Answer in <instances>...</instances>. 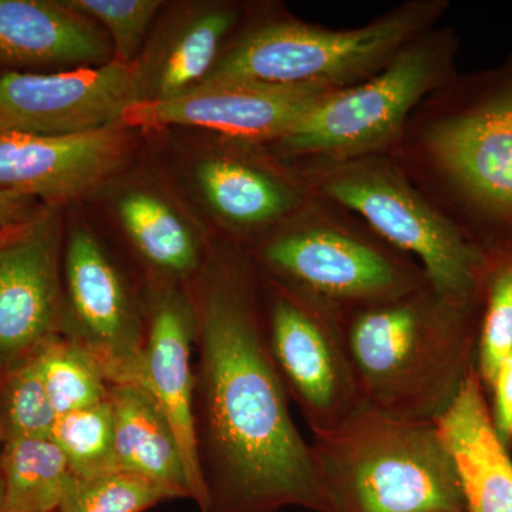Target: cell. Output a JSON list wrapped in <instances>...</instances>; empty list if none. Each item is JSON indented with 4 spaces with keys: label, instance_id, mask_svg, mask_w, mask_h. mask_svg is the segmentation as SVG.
<instances>
[{
    "label": "cell",
    "instance_id": "cell-7",
    "mask_svg": "<svg viewBox=\"0 0 512 512\" xmlns=\"http://www.w3.org/2000/svg\"><path fill=\"white\" fill-rule=\"evenodd\" d=\"M458 52L456 29L437 25L375 76L320 97L284 136L261 147L286 163L389 153L421 101L456 76Z\"/></svg>",
    "mask_w": 512,
    "mask_h": 512
},
{
    "label": "cell",
    "instance_id": "cell-25",
    "mask_svg": "<svg viewBox=\"0 0 512 512\" xmlns=\"http://www.w3.org/2000/svg\"><path fill=\"white\" fill-rule=\"evenodd\" d=\"M56 417L33 356L0 369V444L50 437Z\"/></svg>",
    "mask_w": 512,
    "mask_h": 512
},
{
    "label": "cell",
    "instance_id": "cell-6",
    "mask_svg": "<svg viewBox=\"0 0 512 512\" xmlns=\"http://www.w3.org/2000/svg\"><path fill=\"white\" fill-rule=\"evenodd\" d=\"M245 249L266 278L339 313L393 301L430 285L416 259L384 241L352 212L318 197Z\"/></svg>",
    "mask_w": 512,
    "mask_h": 512
},
{
    "label": "cell",
    "instance_id": "cell-14",
    "mask_svg": "<svg viewBox=\"0 0 512 512\" xmlns=\"http://www.w3.org/2000/svg\"><path fill=\"white\" fill-rule=\"evenodd\" d=\"M197 184L212 215L247 248L302 210L313 195L295 168L264 147L232 141L198 164Z\"/></svg>",
    "mask_w": 512,
    "mask_h": 512
},
{
    "label": "cell",
    "instance_id": "cell-11",
    "mask_svg": "<svg viewBox=\"0 0 512 512\" xmlns=\"http://www.w3.org/2000/svg\"><path fill=\"white\" fill-rule=\"evenodd\" d=\"M140 103L133 64L113 62L56 73H0V127L76 136L119 127ZM121 127V126H120Z\"/></svg>",
    "mask_w": 512,
    "mask_h": 512
},
{
    "label": "cell",
    "instance_id": "cell-18",
    "mask_svg": "<svg viewBox=\"0 0 512 512\" xmlns=\"http://www.w3.org/2000/svg\"><path fill=\"white\" fill-rule=\"evenodd\" d=\"M433 423L456 467L466 512H512L511 453L494 429L476 367Z\"/></svg>",
    "mask_w": 512,
    "mask_h": 512
},
{
    "label": "cell",
    "instance_id": "cell-10",
    "mask_svg": "<svg viewBox=\"0 0 512 512\" xmlns=\"http://www.w3.org/2000/svg\"><path fill=\"white\" fill-rule=\"evenodd\" d=\"M60 335L79 346L111 384H141L146 288H136L99 239L74 228L63 247Z\"/></svg>",
    "mask_w": 512,
    "mask_h": 512
},
{
    "label": "cell",
    "instance_id": "cell-8",
    "mask_svg": "<svg viewBox=\"0 0 512 512\" xmlns=\"http://www.w3.org/2000/svg\"><path fill=\"white\" fill-rule=\"evenodd\" d=\"M288 164L313 197L352 212L384 241L416 259L441 295L484 302V256L410 183L390 154Z\"/></svg>",
    "mask_w": 512,
    "mask_h": 512
},
{
    "label": "cell",
    "instance_id": "cell-23",
    "mask_svg": "<svg viewBox=\"0 0 512 512\" xmlns=\"http://www.w3.org/2000/svg\"><path fill=\"white\" fill-rule=\"evenodd\" d=\"M33 359L57 416L109 399L111 383L99 365L64 336L46 340Z\"/></svg>",
    "mask_w": 512,
    "mask_h": 512
},
{
    "label": "cell",
    "instance_id": "cell-32",
    "mask_svg": "<svg viewBox=\"0 0 512 512\" xmlns=\"http://www.w3.org/2000/svg\"><path fill=\"white\" fill-rule=\"evenodd\" d=\"M0 512H5V491H3L2 477H0Z\"/></svg>",
    "mask_w": 512,
    "mask_h": 512
},
{
    "label": "cell",
    "instance_id": "cell-31",
    "mask_svg": "<svg viewBox=\"0 0 512 512\" xmlns=\"http://www.w3.org/2000/svg\"><path fill=\"white\" fill-rule=\"evenodd\" d=\"M28 224V222H26ZM25 225V224H23ZM23 225H20V227L12 229V231L5 232V234L0 235V247H3V245L6 244V242H9L10 239L15 237L16 234L22 229Z\"/></svg>",
    "mask_w": 512,
    "mask_h": 512
},
{
    "label": "cell",
    "instance_id": "cell-13",
    "mask_svg": "<svg viewBox=\"0 0 512 512\" xmlns=\"http://www.w3.org/2000/svg\"><path fill=\"white\" fill-rule=\"evenodd\" d=\"M328 93L248 80H205L170 99L134 104L120 126L198 127L225 140L266 146L284 136L315 101Z\"/></svg>",
    "mask_w": 512,
    "mask_h": 512
},
{
    "label": "cell",
    "instance_id": "cell-2",
    "mask_svg": "<svg viewBox=\"0 0 512 512\" xmlns=\"http://www.w3.org/2000/svg\"><path fill=\"white\" fill-rule=\"evenodd\" d=\"M387 154L488 266L512 258V50L429 94Z\"/></svg>",
    "mask_w": 512,
    "mask_h": 512
},
{
    "label": "cell",
    "instance_id": "cell-28",
    "mask_svg": "<svg viewBox=\"0 0 512 512\" xmlns=\"http://www.w3.org/2000/svg\"><path fill=\"white\" fill-rule=\"evenodd\" d=\"M70 8L99 23L113 43L114 60L134 64L143 50L160 0H66Z\"/></svg>",
    "mask_w": 512,
    "mask_h": 512
},
{
    "label": "cell",
    "instance_id": "cell-20",
    "mask_svg": "<svg viewBox=\"0 0 512 512\" xmlns=\"http://www.w3.org/2000/svg\"><path fill=\"white\" fill-rule=\"evenodd\" d=\"M114 448L120 470L140 474L192 498L190 476L170 421L141 384H111Z\"/></svg>",
    "mask_w": 512,
    "mask_h": 512
},
{
    "label": "cell",
    "instance_id": "cell-26",
    "mask_svg": "<svg viewBox=\"0 0 512 512\" xmlns=\"http://www.w3.org/2000/svg\"><path fill=\"white\" fill-rule=\"evenodd\" d=\"M50 439L63 451L74 476H94L117 468L109 399L57 416Z\"/></svg>",
    "mask_w": 512,
    "mask_h": 512
},
{
    "label": "cell",
    "instance_id": "cell-24",
    "mask_svg": "<svg viewBox=\"0 0 512 512\" xmlns=\"http://www.w3.org/2000/svg\"><path fill=\"white\" fill-rule=\"evenodd\" d=\"M180 500L163 484L130 471L74 476L55 512H146L167 501Z\"/></svg>",
    "mask_w": 512,
    "mask_h": 512
},
{
    "label": "cell",
    "instance_id": "cell-3",
    "mask_svg": "<svg viewBox=\"0 0 512 512\" xmlns=\"http://www.w3.org/2000/svg\"><path fill=\"white\" fill-rule=\"evenodd\" d=\"M483 305L430 284L339 313L363 406L396 419H439L476 367Z\"/></svg>",
    "mask_w": 512,
    "mask_h": 512
},
{
    "label": "cell",
    "instance_id": "cell-29",
    "mask_svg": "<svg viewBox=\"0 0 512 512\" xmlns=\"http://www.w3.org/2000/svg\"><path fill=\"white\" fill-rule=\"evenodd\" d=\"M491 417H493L494 429L500 437L501 443L508 451H512V349L500 369L488 392Z\"/></svg>",
    "mask_w": 512,
    "mask_h": 512
},
{
    "label": "cell",
    "instance_id": "cell-12",
    "mask_svg": "<svg viewBox=\"0 0 512 512\" xmlns=\"http://www.w3.org/2000/svg\"><path fill=\"white\" fill-rule=\"evenodd\" d=\"M63 247L59 205L47 204L0 247V369L62 332Z\"/></svg>",
    "mask_w": 512,
    "mask_h": 512
},
{
    "label": "cell",
    "instance_id": "cell-27",
    "mask_svg": "<svg viewBox=\"0 0 512 512\" xmlns=\"http://www.w3.org/2000/svg\"><path fill=\"white\" fill-rule=\"evenodd\" d=\"M512 349V258L488 266L476 370L485 393Z\"/></svg>",
    "mask_w": 512,
    "mask_h": 512
},
{
    "label": "cell",
    "instance_id": "cell-19",
    "mask_svg": "<svg viewBox=\"0 0 512 512\" xmlns=\"http://www.w3.org/2000/svg\"><path fill=\"white\" fill-rule=\"evenodd\" d=\"M113 60L106 30L66 0H0V64L96 67Z\"/></svg>",
    "mask_w": 512,
    "mask_h": 512
},
{
    "label": "cell",
    "instance_id": "cell-17",
    "mask_svg": "<svg viewBox=\"0 0 512 512\" xmlns=\"http://www.w3.org/2000/svg\"><path fill=\"white\" fill-rule=\"evenodd\" d=\"M244 18L237 3L211 2L171 20L133 64L140 101L170 99L204 82L247 26Z\"/></svg>",
    "mask_w": 512,
    "mask_h": 512
},
{
    "label": "cell",
    "instance_id": "cell-9",
    "mask_svg": "<svg viewBox=\"0 0 512 512\" xmlns=\"http://www.w3.org/2000/svg\"><path fill=\"white\" fill-rule=\"evenodd\" d=\"M262 278L269 350L289 399L313 434L333 430L363 407L339 312Z\"/></svg>",
    "mask_w": 512,
    "mask_h": 512
},
{
    "label": "cell",
    "instance_id": "cell-21",
    "mask_svg": "<svg viewBox=\"0 0 512 512\" xmlns=\"http://www.w3.org/2000/svg\"><path fill=\"white\" fill-rule=\"evenodd\" d=\"M117 214L137 255L147 266V282L188 285L201 271L207 248L164 200L133 191L117 205Z\"/></svg>",
    "mask_w": 512,
    "mask_h": 512
},
{
    "label": "cell",
    "instance_id": "cell-5",
    "mask_svg": "<svg viewBox=\"0 0 512 512\" xmlns=\"http://www.w3.org/2000/svg\"><path fill=\"white\" fill-rule=\"evenodd\" d=\"M448 9V0H406L366 25L346 29L303 22L285 12L258 15L205 80H248L322 92L349 89L440 25Z\"/></svg>",
    "mask_w": 512,
    "mask_h": 512
},
{
    "label": "cell",
    "instance_id": "cell-22",
    "mask_svg": "<svg viewBox=\"0 0 512 512\" xmlns=\"http://www.w3.org/2000/svg\"><path fill=\"white\" fill-rule=\"evenodd\" d=\"M0 477L5 512H55L69 483L70 467L50 437L26 439L2 444Z\"/></svg>",
    "mask_w": 512,
    "mask_h": 512
},
{
    "label": "cell",
    "instance_id": "cell-16",
    "mask_svg": "<svg viewBox=\"0 0 512 512\" xmlns=\"http://www.w3.org/2000/svg\"><path fill=\"white\" fill-rule=\"evenodd\" d=\"M146 340H144L141 386L154 397L173 427L190 476L192 501L205 508L194 424L195 320L187 285L147 282Z\"/></svg>",
    "mask_w": 512,
    "mask_h": 512
},
{
    "label": "cell",
    "instance_id": "cell-15",
    "mask_svg": "<svg viewBox=\"0 0 512 512\" xmlns=\"http://www.w3.org/2000/svg\"><path fill=\"white\" fill-rule=\"evenodd\" d=\"M128 128L76 136H43L0 127V190L47 205L77 200L106 183L130 153Z\"/></svg>",
    "mask_w": 512,
    "mask_h": 512
},
{
    "label": "cell",
    "instance_id": "cell-30",
    "mask_svg": "<svg viewBox=\"0 0 512 512\" xmlns=\"http://www.w3.org/2000/svg\"><path fill=\"white\" fill-rule=\"evenodd\" d=\"M42 208L33 195L0 190V235L26 224Z\"/></svg>",
    "mask_w": 512,
    "mask_h": 512
},
{
    "label": "cell",
    "instance_id": "cell-4",
    "mask_svg": "<svg viewBox=\"0 0 512 512\" xmlns=\"http://www.w3.org/2000/svg\"><path fill=\"white\" fill-rule=\"evenodd\" d=\"M323 512H466L456 467L433 421L360 407L313 434Z\"/></svg>",
    "mask_w": 512,
    "mask_h": 512
},
{
    "label": "cell",
    "instance_id": "cell-1",
    "mask_svg": "<svg viewBox=\"0 0 512 512\" xmlns=\"http://www.w3.org/2000/svg\"><path fill=\"white\" fill-rule=\"evenodd\" d=\"M194 303L192 424L202 512H323L311 444L296 429L266 335L264 278L247 249L208 252Z\"/></svg>",
    "mask_w": 512,
    "mask_h": 512
}]
</instances>
